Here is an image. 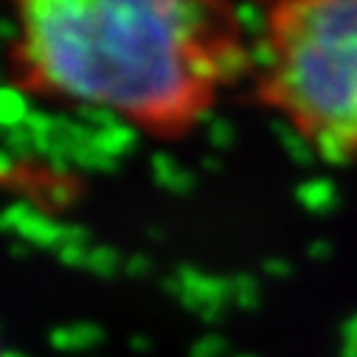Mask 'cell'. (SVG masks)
Returning a JSON list of instances; mask_svg holds the SVG:
<instances>
[{
	"label": "cell",
	"mask_w": 357,
	"mask_h": 357,
	"mask_svg": "<svg viewBox=\"0 0 357 357\" xmlns=\"http://www.w3.org/2000/svg\"><path fill=\"white\" fill-rule=\"evenodd\" d=\"M20 15L23 62L79 105L99 102L160 121L192 119L206 105V91L186 73V56L203 40L169 17L166 0H31Z\"/></svg>",
	"instance_id": "cell-1"
},
{
	"label": "cell",
	"mask_w": 357,
	"mask_h": 357,
	"mask_svg": "<svg viewBox=\"0 0 357 357\" xmlns=\"http://www.w3.org/2000/svg\"><path fill=\"white\" fill-rule=\"evenodd\" d=\"M282 130L329 163L357 160V0H296L267 9L250 45Z\"/></svg>",
	"instance_id": "cell-2"
},
{
	"label": "cell",
	"mask_w": 357,
	"mask_h": 357,
	"mask_svg": "<svg viewBox=\"0 0 357 357\" xmlns=\"http://www.w3.org/2000/svg\"><path fill=\"white\" fill-rule=\"evenodd\" d=\"M17 236L34 248L43 250H59L65 245V222L51 220L48 214H43L40 208H34L17 228Z\"/></svg>",
	"instance_id": "cell-3"
},
{
	"label": "cell",
	"mask_w": 357,
	"mask_h": 357,
	"mask_svg": "<svg viewBox=\"0 0 357 357\" xmlns=\"http://www.w3.org/2000/svg\"><path fill=\"white\" fill-rule=\"evenodd\" d=\"M105 340V329L91 321H76L70 326H54L48 332V343L56 351H79V349H93Z\"/></svg>",
	"instance_id": "cell-4"
},
{
	"label": "cell",
	"mask_w": 357,
	"mask_h": 357,
	"mask_svg": "<svg viewBox=\"0 0 357 357\" xmlns=\"http://www.w3.org/2000/svg\"><path fill=\"white\" fill-rule=\"evenodd\" d=\"M34 107L29 105V96L15 84H0V138H6L9 130H17L26 124L29 113Z\"/></svg>",
	"instance_id": "cell-5"
},
{
	"label": "cell",
	"mask_w": 357,
	"mask_h": 357,
	"mask_svg": "<svg viewBox=\"0 0 357 357\" xmlns=\"http://www.w3.org/2000/svg\"><path fill=\"white\" fill-rule=\"evenodd\" d=\"M93 146H96L99 152H105V155L121 160L124 155H130V152L138 146V130H135L132 124H127V121H119L116 127L96 132Z\"/></svg>",
	"instance_id": "cell-6"
},
{
	"label": "cell",
	"mask_w": 357,
	"mask_h": 357,
	"mask_svg": "<svg viewBox=\"0 0 357 357\" xmlns=\"http://www.w3.org/2000/svg\"><path fill=\"white\" fill-rule=\"evenodd\" d=\"M152 177H155V183L169 189V192H177V195H183L192 189V174L183 172V169H177L174 158L169 152H155L152 155Z\"/></svg>",
	"instance_id": "cell-7"
},
{
	"label": "cell",
	"mask_w": 357,
	"mask_h": 357,
	"mask_svg": "<svg viewBox=\"0 0 357 357\" xmlns=\"http://www.w3.org/2000/svg\"><path fill=\"white\" fill-rule=\"evenodd\" d=\"M76 119H79L82 124H87L91 130H96V132L110 130V127H116V124L121 121V116H119L116 107H110V105H99V102L79 105V107H76Z\"/></svg>",
	"instance_id": "cell-8"
},
{
	"label": "cell",
	"mask_w": 357,
	"mask_h": 357,
	"mask_svg": "<svg viewBox=\"0 0 357 357\" xmlns=\"http://www.w3.org/2000/svg\"><path fill=\"white\" fill-rule=\"evenodd\" d=\"M70 160H73V166L82 169V172H119V166H121V160H116V158L99 152L93 144H91V146L70 149Z\"/></svg>",
	"instance_id": "cell-9"
},
{
	"label": "cell",
	"mask_w": 357,
	"mask_h": 357,
	"mask_svg": "<svg viewBox=\"0 0 357 357\" xmlns=\"http://www.w3.org/2000/svg\"><path fill=\"white\" fill-rule=\"evenodd\" d=\"M119 264H121V256H119L116 248L96 245V248H91V256H87V267H84V271L93 273V276H102V279H110V276L119 273Z\"/></svg>",
	"instance_id": "cell-10"
},
{
	"label": "cell",
	"mask_w": 357,
	"mask_h": 357,
	"mask_svg": "<svg viewBox=\"0 0 357 357\" xmlns=\"http://www.w3.org/2000/svg\"><path fill=\"white\" fill-rule=\"evenodd\" d=\"M3 149H6L15 160H31V158H37V141H34V135H31L26 127L9 130L6 138H3Z\"/></svg>",
	"instance_id": "cell-11"
},
{
	"label": "cell",
	"mask_w": 357,
	"mask_h": 357,
	"mask_svg": "<svg viewBox=\"0 0 357 357\" xmlns=\"http://www.w3.org/2000/svg\"><path fill=\"white\" fill-rule=\"evenodd\" d=\"M37 206L31 203V200H15L12 206H6L3 211H0V234H17V228H20V222L34 211Z\"/></svg>",
	"instance_id": "cell-12"
},
{
	"label": "cell",
	"mask_w": 357,
	"mask_h": 357,
	"mask_svg": "<svg viewBox=\"0 0 357 357\" xmlns=\"http://www.w3.org/2000/svg\"><path fill=\"white\" fill-rule=\"evenodd\" d=\"M59 261L65 267H87V256H91V245H73V242H65L59 250H56Z\"/></svg>",
	"instance_id": "cell-13"
},
{
	"label": "cell",
	"mask_w": 357,
	"mask_h": 357,
	"mask_svg": "<svg viewBox=\"0 0 357 357\" xmlns=\"http://www.w3.org/2000/svg\"><path fill=\"white\" fill-rule=\"evenodd\" d=\"M73 197H76V192H73V186L68 183V181H51L48 186H45V200L51 203V206H56V208H65V206H70L73 203Z\"/></svg>",
	"instance_id": "cell-14"
},
{
	"label": "cell",
	"mask_w": 357,
	"mask_h": 357,
	"mask_svg": "<svg viewBox=\"0 0 357 357\" xmlns=\"http://www.w3.org/2000/svg\"><path fill=\"white\" fill-rule=\"evenodd\" d=\"M34 138H45V135H54V113H45V110H31L26 124H23Z\"/></svg>",
	"instance_id": "cell-15"
},
{
	"label": "cell",
	"mask_w": 357,
	"mask_h": 357,
	"mask_svg": "<svg viewBox=\"0 0 357 357\" xmlns=\"http://www.w3.org/2000/svg\"><path fill=\"white\" fill-rule=\"evenodd\" d=\"M124 273L132 276V279H144V276H149V273H152V259L144 256V253L130 256V259L124 261Z\"/></svg>",
	"instance_id": "cell-16"
},
{
	"label": "cell",
	"mask_w": 357,
	"mask_h": 357,
	"mask_svg": "<svg viewBox=\"0 0 357 357\" xmlns=\"http://www.w3.org/2000/svg\"><path fill=\"white\" fill-rule=\"evenodd\" d=\"M65 242H73V245H91V234H87V228L79 225V222H65Z\"/></svg>",
	"instance_id": "cell-17"
},
{
	"label": "cell",
	"mask_w": 357,
	"mask_h": 357,
	"mask_svg": "<svg viewBox=\"0 0 357 357\" xmlns=\"http://www.w3.org/2000/svg\"><path fill=\"white\" fill-rule=\"evenodd\" d=\"M20 37V23L12 17H0V40H17Z\"/></svg>",
	"instance_id": "cell-18"
},
{
	"label": "cell",
	"mask_w": 357,
	"mask_h": 357,
	"mask_svg": "<svg viewBox=\"0 0 357 357\" xmlns=\"http://www.w3.org/2000/svg\"><path fill=\"white\" fill-rule=\"evenodd\" d=\"M208 135H211L214 144H228V138H231V127L222 124V121H214V124L208 127Z\"/></svg>",
	"instance_id": "cell-19"
},
{
	"label": "cell",
	"mask_w": 357,
	"mask_h": 357,
	"mask_svg": "<svg viewBox=\"0 0 357 357\" xmlns=\"http://www.w3.org/2000/svg\"><path fill=\"white\" fill-rule=\"evenodd\" d=\"M15 166H17V160L0 146V177H12L15 174Z\"/></svg>",
	"instance_id": "cell-20"
},
{
	"label": "cell",
	"mask_w": 357,
	"mask_h": 357,
	"mask_svg": "<svg viewBox=\"0 0 357 357\" xmlns=\"http://www.w3.org/2000/svg\"><path fill=\"white\" fill-rule=\"evenodd\" d=\"M214 349H217V340L206 337V340H200V343L192 349V357H211V354H214Z\"/></svg>",
	"instance_id": "cell-21"
},
{
	"label": "cell",
	"mask_w": 357,
	"mask_h": 357,
	"mask_svg": "<svg viewBox=\"0 0 357 357\" xmlns=\"http://www.w3.org/2000/svg\"><path fill=\"white\" fill-rule=\"evenodd\" d=\"M163 290L169 296H174V298H181L183 296V282L177 279V276H169V279H163Z\"/></svg>",
	"instance_id": "cell-22"
},
{
	"label": "cell",
	"mask_w": 357,
	"mask_h": 357,
	"mask_svg": "<svg viewBox=\"0 0 357 357\" xmlns=\"http://www.w3.org/2000/svg\"><path fill=\"white\" fill-rule=\"evenodd\" d=\"M149 346H152V340H149L146 335H141V332H135V335L130 337V349H132V351H149Z\"/></svg>",
	"instance_id": "cell-23"
},
{
	"label": "cell",
	"mask_w": 357,
	"mask_h": 357,
	"mask_svg": "<svg viewBox=\"0 0 357 357\" xmlns=\"http://www.w3.org/2000/svg\"><path fill=\"white\" fill-rule=\"evenodd\" d=\"M9 253H12L15 259H26V256L31 253V245H29V242H23V239H17V242H12V245H9Z\"/></svg>",
	"instance_id": "cell-24"
},
{
	"label": "cell",
	"mask_w": 357,
	"mask_h": 357,
	"mask_svg": "<svg viewBox=\"0 0 357 357\" xmlns=\"http://www.w3.org/2000/svg\"><path fill=\"white\" fill-rule=\"evenodd\" d=\"M0 357H29V354H23L17 349H3V351H0Z\"/></svg>",
	"instance_id": "cell-25"
},
{
	"label": "cell",
	"mask_w": 357,
	"mask_h": 357,
	"mask_svg": "<svg viewBox=\"0 0 357 357\" xmlns=\"http://www.w3.org/2000/svg\"><path fill=\"white\" fill-rule=\"evenodd\" d=\"M149 236H152V239H163V234H160L158 228H152V231H149Z\"/></svg>",
	"instance_id": "cell-26"
}]
</instances>
